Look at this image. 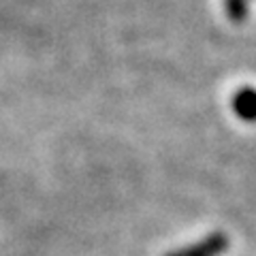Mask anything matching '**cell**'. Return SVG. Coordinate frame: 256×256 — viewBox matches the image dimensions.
Listing matches in <instances>:
<instances>
[{"instance_id":"obj_2","label":"cell","mask_w":256,"mask_h":256,"mask_svg":"<svg viewBox=\"0 0 256 256\" xmlns=\"http://www.w3.org/2000/svg\"><path fill=\"white\" fill-rule=\"evenodd\" d=\"M230 107H233L235 116L244 122L252 124L256 122V90L254 88H242L233 94L230 98Z\"/></svg>"},{"instance_id":"obj_3","label":"cell","mask_w":256,"mask_h":256,"mask_svg":"<svg viewBox=\"0 0 256 256\" xmlns=\"http://www.w3.org/2000/svg\"><path fill=\"white\" fill-rule=\"evenodd\" d=\"M224 9L233 24H244L248 18V0H224Z\"/></svg>"},{"instance_id":"obj_1","label":"cell","mask_w":256,"mask_h":256,"mask_svg":"<svg viewBox=\"0 0 256 256\" xmlns=\"http://www.w3.org/2000/svg\"><path fill=\"white\" fill-rule=\"evenodd\" d=\"M228 250V237L224 233H212L201 242L186 246L182 250L169 252L166 256H220L222 252Z\"/></svg>"}]
</instances>
